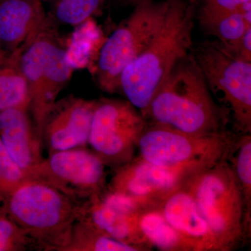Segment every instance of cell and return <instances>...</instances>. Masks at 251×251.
Listing matches in <instances>:
<instances>
[{
  "label": "cell",
  "mask_w": 251,
  "mask_h": 251,
  "mask_svg": "<svg viewBox=\"0 0 251 251\" xmlns=\"http://www.w3.org/2000/svg\"><path fill=\"white\" fill-rule=\"evenodd\" d=\"M196 14L193 1L171 0L156 36L122 72L119 92L141 115L173 68L191 54Z\"/></svg>",
  "instance_id": "1"
},
{
  "label": "cell",
  "mask_w": 251,
  "mask_h": 251,
  "mask_svg": "<svg viewBox=\"0 0 251 251\" xmlns=\"http://www.w3.org/2000/svg\"><path fill=\"white\" fill-rule=\"evenodd\" d=\"M142 115L148 126L195 135L226 131L228 124L191 54L173 68Z\"/></svg>",
  "instance_id": "2"
},
{
  "label": "cell",
  "mask_w": 251,
  "mask_h": 251,
  "mask_svg": "<svg viewBox=\"0 0 251 251\" xmlns=\"http://www.w3.org/2000/svg\"><path fill=\"white\" fill-rule=\"evenodd\" d=\"M81 206L57 188L35 179L27 180L4 201L6 215L39 251H64Z\"/></svg>",
  "instance_id": "3"
},
{
  "label": "cell",
  "mask_w": 251,
  "mask_h": 251,
  "mask_svg": "<svg viewBox=\"0 0 251 251\" xmlns=\"http://www.w3.org/2000/svg\"><path fill=\"white\" fill-rule=\"evenodd\" d=\"M54 23L48 14L47 21L34 39L6 61L17 68L27 82L30 97L29 111L41 140L46 117L73 72Z\"/></svg>",
  "instance_id": "4"
},
{
  "label": "cell",
  "mask_w": 251,
  "mask_h": 251,
  "mask_svg": "<svg viewBox=\"0 0 251 251\" xmlns=\"http://www.w3.org/2000/svg\"><path fill=\"white\" fill-rule=\"evenodd\" d=\"M181 185L193 196L220 251H232L245 242L244 201L227 156L190 175Z\"/></svg>",
  "instance_id": "5"
},
{
  "label": "cell",
  "mask_w": 251,
  "mask_h": 251,
  "mask_svg": "<svg viewBox=\"0 0 251 251\" xmlns=\"http://www.w3.org/2000/svg\"><path fill=\"white\" fill-rule=\"evenodd\" d=\"M191 54L234 133H251V62L234 55L219 41L194 45Z\"/></svg>",
  "instance_id": "6"
},
{
  "label": "cell",
  "mask_w": 251,
  "mask_h": 251,
  "mask_svg": "<svg viewBox=\"0 0 251 251\" xmlns=\"http://www.w3.org/2000/svg\"><path fill=\"white\" fill-rule=\"evenodd\" d=\"M236 133L187 134L160 126H148L138 142L140 158L187 178L224 159Z\"/></svg>",
  "instance_id": "7"
},
{
  "label": "cell",
  "mask_w": 251,
  "mask_h": 251,
  "mask_svg": "<svg viewBox=\"0 0 251 251\" xmlns=\"http://www.w3.org/2000/svg\"><path fill=\"white\" fill-rule=\"evenodd\" d=\"M170 1L143 0L109 36L100 49L94 69V77L100 90L110 94L119 92L122 72L156 36Z\"/></svg>",
  "instance_id": "8"
},
{
  "label": "cell",
  "mask_w": 251,
  "mask_h": 251,
  "mask_svg": "<svg viewBox=\"0 0 251 251\" xmlns=\"http://www.w3.org/2000/svg\"><path fill=\"white\" fill-rule=\"evenodd\" d=\"M148 127L139 110L128 100H97L88 145L105 163L115 170L135 158L138 142Z\"/></svg>",
  "instance_id": "9"
},
{
  "label": "cell",
  "mask_w": 251,
  "mask_h": 251,
  "mask_svg": "<svg viewBox=\"0 0 251 251\" xmlns=\"http://www.w3.org/2000/svg\"><path fill=\"white\" fill-rule=\"evenodd\" d=\"M105 163L92 150L70 149L50 153L32 179L44 181L80 204L107 188Z\"/></svg>",
  "instance_id": "10"
},
{
  "label": "cell",
  "mask_w": 251,
  "mask_h": 251,
  "mask_svg": "<svg viewBox=\"0 0 251 251\" xmlns=\"http://www.w3.org/2000/svg\"><path fill=\"white\" fill-rule=\"evenodd\" d=\"M185 179L176 172L151 164L138 156L115 170L107 187L130 196L145 209L158 205Z\"/></svg>",
  "instance_id": "11"
},
{
  "label": "cell",
  "mask_w": 251,
  "mask_h": 251,
  "mask_svg": "<svg viewBox=\"0 0 251 251\" xmlns=\"http://www.w3.org/2000/svg\"><path fill=\"white\" fill-rule=\"evenodd\" d=\"M97 101L73 96L56 101L46 117L41 133V141L49 154L88 145Z\"/></svg>",
  "instance_id": "12"
},
{
  "label": "cell",
  "mask_w": 251,
  "mask_h": 251,
  "mask_svg": "<svg viewBox=\"0 0 251 251\" xmlns=\"http://www.w3.org/2000/svg\"><path fill=\"white\" fill-rule=\"evenodd\" d=\"M156 207L191 251H220L193 196L182 185L167 196Z\"/></svg>",
  "instance_id": "13"
},
{
  "label": "cell",
  "mask_w": 251,
  "mask_h": 251,
  "mask_svg": "<svg viewBox=\"0 0 251 251\" xmlns=\"http://www.w3.org/2000/svg\"><path fill=\"white\" fill-rule=\"evenodd\" d=\"M0 139L18 166L32 179L44 158L42 142L28 109L14 108L0 112Z\"/></svg>",
  "instance_id": "14"
},
{
  "label": "cell",
  "mask_w": 251,
  "mask_h": 251,
  "mask_svg": "<svg viewBox=\"0 0 251 251\" xmlns=\"http://www.w3.org/2000/svg\"><path fill=\"white\" fill-rule=\"evenodd\" d=\"M42 0H0V49L9 58L27 45L47 21Z\"/></svg>",
  "instance_id": "15"
},
{
  "label": "cell",
  "mask_w": 251,
  "mask_h": 251,
  "mask_svg": "<svg viewBox=\"0 0 251 251\" xmlns=\"http://www.w3.org/2000/svg\"><path fill=\"white\" fill-rule=\"evenodd\" d=\"M138 214H126L115 209L105 204L97 195L81 206L78 220L105 235L149 251L150 248L138 229Z\"/></svg>",
  "instance_id": "16"
},
{
  "label": "cell",
  "mask_w": 251,
  "mask_h": 251,
  "mask_svg": "<svg viewBox=\"0 0 251 251\" xmlns=\"http://www.w3.org/2000/svg\"><path fill=\"white\" fill-rule=\"evenodd\" d=\"M137 224L149 247L164 251H191L156 206L142 209L137 216Z\"/></svg>",
  "instance_id": "17"
},
{
  "label": "cell",
  "mask_w": 251,
  "mask_h": 251,
  "mask_svg": "<svg viewBox=\"0 0 251 251\" xmlns=\"http://www.w3.org/2000/svg\"><path fill=\"white\" fill-rule=\"evenodd\" d=\"M227 161L237 179L244 201V237L247 242L251 231V133L236 134Z\"/></svg>",
  "instance_id": "18"
},
{
  "label": "cell",
  "mask_w": 251,
  "mask_h": 251,
  "mask_svg": "<svg viewBox=\"0 0 251 251\" xmlns=\"http://www.w3.org/2000/svg\"><path fill=\"white\" fill-rule=\"evenodd\" d=\"M251 12L202 13L196 14L200 25L209 36H215L226 49L234 47L246 31L251 27Z\"/></svg>",
  "instance_id": "19"
},
{
  "label": "cell",
  "mask_w": 251,
  "mask_h": 251,
  "mask_svg": "<svg viewBox=\"0 0 251 251\" xmlns=\"http://www.w3.org/2000/svg\"><path fill=\"white\" fill-rule=\"evenodd\" d=\"M140 248L117 240L77 219L64 251H140Z\"/></svg>",
  "instance_id": "20"
},
{
  "label": "cell",
  "mask_w": 251,
  "mask_h": 251,
  "mask_svg": "<svg viewBox=\"0 0 251 251\" xmlns=\"http://www.w3.org/2000/svg\"><path fill=\"white\" fill-rule=\"evenodd\" d=\"M29 89L25 79L14 64L0 66V112L14 108L29 110Z\"/></svg>",
  "instance_id": "21"
},
{
  "label": "cell",
  "mask_w": 251,
  "mask_h": 251,
  "mask_svg": "<svg viewBox=\"0 0 251 251\" xmlns=\"http://www.w3.org/2000/svg\"><path fill=\"white\" fill-rule=\"evenodd\" d=\"M49 16L55 23L76 26L88 21L98 11L103 0H49Z\"/></svg>",
  "instance_id": "22"
},
{
  "label": "cell",
  "mask_w": 251,
  "mask_h": 251,
  "mask_svg": "<svg viewBox=\"0 0 251 251\" xmlns=\"http://www.w3.org/2000/svg\"><path fill=\"white\" fill-rule=\"evenodd\" d=\"M28 179L27 175L10 156L0 139V197L4 201Z\"/></svg>",
  "instance_id": "23"
},
{
  "label": "cell",
  "mask_w": 251,
  "mask_h": 251,
  "mask_svg": "<svg viewBox=\"0 0 251 251\" xmlns=\"http://www.w3.org/2000/svg\"><path fill=\"white\" fill-rule=\"evenodd\" d=\"M36 250L27 234L4 211H0V251Z\"/></svg>",
  "instance_id": "24"
},
{
  "label": "cell",
  "mask_w": 251,
  "mask_h": 251,
  "mask_svg": "<svg viewBox=\"0 0 251 251\" xmlns=\"http://www.w3.org/2000/svg\"><path fill=\"white\" fill-rule=\"evenodd\" d=\"M199 12L246 14L251 12V0H203Z\"/></svg>",
  "instance_id": "25"
},
{
  "label": "cell",
  "mask_w": 251,
  "mask_h": 251,
  "mask_svg": "<svg viewBox=\"0 0 251 251\" xmlns=\"http://www.w3.org/2000/svg\"><path fill=\"white\" fill-rule=\"evenodd\" d=\"M226 49L237 57L251 62V27L246 31L245 34L237 45L232 49Z\"/></svg>",
  "instance_id": "26"
},
{
  "label": "cell",
  "mask_w": 251,
  "mask_h": 251,
  "mask_svg": "<svg viewBox=\"0 0 251 251\" xmlns=\"http://www.w3.org/2000/svg\"><path fill=\"white\" fill-rule=\"evenodd\" d=\"M143 0H114V1L122 6H128V5H136Z\"/></svg>",
  "instance_id": "27"
},
{
  "label": "cell",
  "mask_w": 251,
  "mask_h": 251,
  "mask_svg": "<svg viewBox=\"0 0 251 251\" xmlns=\"http://www.w3.org/2000/svg\"><path fill=\"white\" fill-rule=\"evenodd\" d=\"M7 61V59H6V56L4 55V54L3 53L2 51L0 49V62L4 64L5 62Z\"/></svg>",
  "instance_id": "28"
},
{
  "label": "cell",
  "mask_w": 251,
  "mask_h": 251,
  "mask_svg": "<svg viewBox=\"0 0 251 251\" xmlns=\"http://www.w3.org/2000/svg\"><path fill=\"white\" fill-rule=\"evenodd\" d=\"M2 64H3V63H1V62H0V66L2 65Z\"/></svg>",
  "instance_id": "29"
},
{
  "label": "cell",
  "mask_w": 251,
  "mask_h": 251,
  "mask_svg": "<svg viewBox=\"0 0 251 251\" xmlns=\"http://www.w3.org/2000/svg\"><path fill=\"white\" fill-rule=\"evenodd\" d=\"M42 1H44V0H42Z\"/></svg>",
  "instance_id": "30"
}]
</instances>
